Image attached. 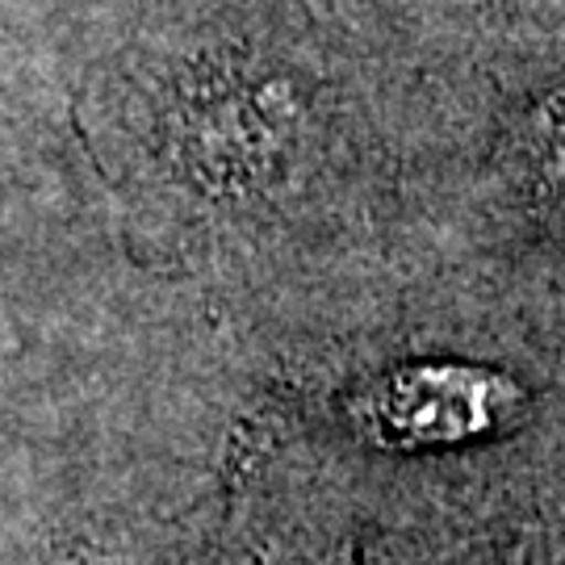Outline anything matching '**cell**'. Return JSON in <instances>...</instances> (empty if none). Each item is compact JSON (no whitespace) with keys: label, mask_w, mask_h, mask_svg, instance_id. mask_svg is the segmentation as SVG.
Segmentation results:
<instances>
[{"label":"cell","mask_w":565,"mask_h":565,"mask_svg":"<svg viewBox=\"0 0 565 565\" xmlns=\"http://www.w3.org/2000/svg\"><path fill=\"white\" fill-rule=\"evenodd\" d=\"M515 390L478 369H415L398 373L373 394V427L385 440L431 445L465 440L494 427L507 415Z\"/></svg>","instance_id":"1"}]
</instances>
